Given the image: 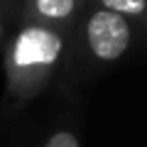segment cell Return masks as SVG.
I'll use <instances>...</instances> for the list:
<instances>
[{
	"mask_svg": "<svg viewBox=\"0 0 147 147\" xmlns=\"http://www.w3.org/2000/svg\"><path fill=\"white\" fill-rule=\"evenodd\" d=\"M86 39L96 59L118 61L130 47V25L118 12L98 10L86 25Z\"/></svg>",
	"mask_w": 147,
	"mask_h": 147,
	"instance_id": "obj_1",
	"label": "cell"
},
{
	"mask_svg": "<svg viewBox=\"0 0 147 147\" xmlns=\"http://www.w3.org/2000/svg\"><path fill=\"white\" fill-rule=\"evenodd\" d=\"M34 5L47 20H64L74 12L76 0H34Z\"/></svg>",
	"mask_w": 147,
	"mask_h": 147,
	"instance_id": "obj_3",
	"label": "cell"
},
{
	"mask_svg": "<svg viewBox=\"0 0 147 147\" xmlns=\"http://www.w3.org/2000/svg\"><path fill=\"white\" fill-rule=\"evenodd\" d=\"M0 37H3V25H0Z\"/></svg>",
	"mask_w": 147,
	"mask_h": 147,
	"instance_id": "obj_6",
	"label": "cell"
},
{
	"mask_svg": "<svg viewBox=\"0 0 147 147\" xmlns=\"http://www.w3.org/2000/svg\"><path fill=\"white\" fill-rule=\"evenodd\" d=\"M64 42L61 37L54 34L44 27H27L15 42L12 49V64L17 71H34L42 66H52L61 57Z\"/></svg>",
	"mask_w": 147,
	"mask_h": 147,
	"instance_id": "obj_2",
	"label": "cell"
},
{
	"mask_svg": "<svg viewBox=\"0 0 147 147\" xmlns=\"http://www.w3.org/2000/svg\"><path fill=\"white\" fill-rule=\"evenodd\" d=\"M110 12H118V15H142L147 7L145 0H100Z\"/></svg>",
	"mask_w": 147,
	"mask_h": 147,
	"instance_id": "obj_4",
	"label": "cell"
},
{
	"mask_svg": "<svg viewBox=\"0 0 147 147\" xmlns=\"http://www.w3.org/2000/svg\"><path fill=\"white\" fill-rule=\"evenodd\" d=\"M42 147H81V140L74 130H54L42 142Z\"/></svg>",
	"mask_w": 147,
	"mask_h": 147,
	"instance_id": "obj_5",
	"label": "cell"
}]
</instances>
